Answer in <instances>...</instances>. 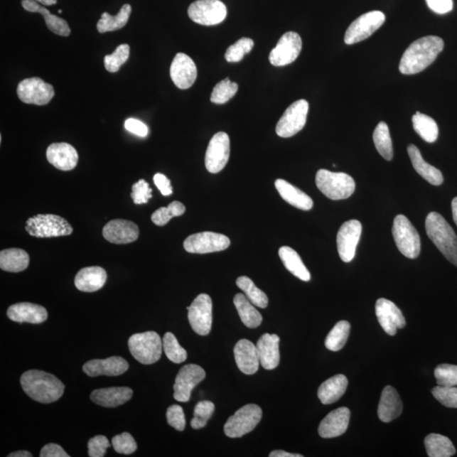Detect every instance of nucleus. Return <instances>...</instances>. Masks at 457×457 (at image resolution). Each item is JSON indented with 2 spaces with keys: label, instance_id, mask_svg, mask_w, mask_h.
I'll return each mask as SVG.
<instances>
[{
  "label": "nucleus",
  "instance_id": "nucleus-1",
  "mask_svg": "<svg viewBox=\"0 0 457 457\" xmlns=\"http://www.w3.org/2000/svg\"><path fill=\"white\" fill-rule=\"evenodd\" d=\"M443 48L442 38L428 36L416 40L402 55L399 70L404 75H414L429 68Z\"/></svg>",
  "mask_w": 457,
  "mask_h": 457
},
{
  "label": "nucleus",
  "instance_id": "nucleus-2",
  "mask_svg": "<svg viewBox=\"0 0 457 457\" xmlns=\"http://www.w3.org/2000/svg\"><path fill=\"white\" fill-rule=\"evenodd\" d=\"M25 393L40 403L55 402L63 396L65 385L55 375L41 370H29L21 377Z\"/></svg>",
  "mask_w": 457,
  "mask_h": 457
},
{
  "label": "nucleus",
  "instance_id": "nucleus-3",
  "mask_svg": "<svg viewBox=\"0 0 457 457\" xmlns=\"http://www.w3.org/2000/svg\"><path fill=\"white\" fill-rule=\"evenodd\" d=\"M425 228L439 252L457 267V236L449 223L438 213L431 212L426 218Z\"/></svg>",
  "mask_w": 457,
  "mask_h": 457
},
{
  "label": "nucleus",
  "instance_id": "nucleus-4",
  "mask_svg": "<svg viewBox=\"0 0 457 457\" xmlns=\"http://www.w3.org/2000/svg\"><path fill=\"white\" fill-rule=\"evenodd\" d=\"M315 181L319 190L335 201L350 198L356 189L353 177L343 172H332L322 168L317 172Z\"/></svg>",
  "mask_w": 457,
  "mask_h": 457
},
{
  "label": "nucleus",
  "instance_id": "nucleus-5",
  "mask_svg": "<svg viewBox=\"0 0 457 457\" xmlns=\"http://www.w3.org/2000/svg\"><path fill=\"white\" fill-rule=\"evenodd\" d=\"M128 348L132 356L141 365H154L161 357L163 340L156 332L139 333L130 337Z\"/></svg>",
  "mask_w": 457,
  "mask_h": 457
},
{
  "label": "nucleus",
  "instance_id": "nucleus-6",
  "mask_svg": "<svg viewBox=\"0 0 457 457\" xmlns=\"http://www.w3.org/2000/svg\"><path fill=\"white\" fill-rule=\"evenodd\" d=\"M26 232L38 238L70 236L73 232L72 225L62 217L55 215H37L26 220Z\"/></svg>",
  "mask_w": 457,
  "mask_h": 457
},
{
  "label": "nucleus",
  "instance_id": "nucleus-7",
  "mask_svg": "<svg viewBox=\"0 0 457 457\" xmlns=\"http://www.w3.org/2000/svg\"><path fill=\"white\" fill-rule=\"evenodd\" d=\"M392 234L399 251L404 256L411 259H415L419 256V234L406 216L399 215L394 218Z\"/></svg>",
  "mask_w": 457,
  "mask_h": 457
},
{
  "label": "nucleus",
  "instance_id": "nucleus-8",
  "mask_svg": "<svg viewBox=\"0 0 457 457\" xmlns=\"http://www.w3.org/2000/svg\"><path fill=\"white\" fill-rule=\"evenodd\" d=\"M263 412L255 404H248L230 416L226 421L224 431L229 438H241L254 430L260 423Z\"/></svg>",
  "mask_w": 457,
  "mask_h": 457
},
{
  "label": "nucleus",
  "instance_id": "nucleus-9",
  "mask_svg": "<svg viewBox=\"0 0 457 457\" xmlns=\"http://www.w3.org/2000/svg\"><path fill=\"white\" fill-rule=\"evenodd\" d=\"M308 109V101L304 100H297L290 105L277 123V135L288 139L303 130L307 122Z\"/></svg>",
  "mask_w": 457,
  "mask_h": 457
},
{
  "label": "nucleus",
  "instance_id": "nucleus-10",
  "mask_svg": "<svg viewBox=\"0 0 457 457\" xmlns=\"http://www.w3.org/2000/svg\"><path fill=\"white\" fill-rule=\"evenodd\" d=\"M190 20L203 26L221 23L227 16V8L220 0H198L188 8Z\"/></svg>",
  "mask_w": 457,
  "mask_h": 457
},
{
  "label": "nucleus",
  "instance_id": "nucleus-11",
  "mask_svg": "<svg viewBox=\"0 0 457 457\" xmlns=\"http://www.w3.org/2000/svg\"><path fill=\"white\" fill-rule=\"evenodd\" d=\"M385 21L383 12L370 11L359 16L349 26L344 41L348 45L363 41L374 34Z\"/></svg>",
  "mask_w": 457,
  "mask_h": 457
},
{
  "label": "nucleus",
  "instance_id": "nucleus-12",
  "mask_svg": "<svg viewBox=\"0 0 457 457\" xmlns=\"http://www.w3.org/2000/svg\"><path fill=\"white\" fill-rule=\"evenodd\" d=\"M230 245V239L225 235L210 232L190 235L183 244L186 252L198 254L224 251Z\"/></svg>",
  "mask_w": 457,
  "mask_h": 457
},
{
  "label": "nucleus",
  "instance_id": "nucleus-13",
  "mask_svg": "<svg viewBox=\"0 0 457 457\" xmlns=\"http://www.w3.org/2000/svg\"><path fill=\"white\" fill-rule=\"evenodd\" d=\"M188 310V321L194 332L199 335L210 334L213 323L211 297L200 294L195 299Z\"/></svg>",
  "mask_w": 457,
  "mask_h": 457
},
{
  "label": "nucleus",
  "instance_id": "nucleus-14",
  "mask_svg": "<svg viewBox=\"0 0 457 457\" xmlns=\"http://www.w3.org/2000/svg\"><path fill=\"white\" fill-rule=\"evenodd\" d=\"M17 95L25 104L41 106L50 103L55 96V90L50 84L44 82L41 78L33 77L19 83Z\"/></svg>",
  "mask_w": 457,
  "mask_h": 457
},
{
  "label": "nucleus",
  "instance_id": "nucleus-15",
  "mask_svg": "<svg viewBox=\"0 0 457 457\" xmlns=\"http://www.w3.org/2000/svg\"><path fill=\"white\" fill-rule=\"evenodd\" d=\"M230 153V137L220 131L212 137L205 155V166L208 172L217 174L227 165Z\"/></svg>",
  "mask_w": 457,
  "mask_h": 457
},
{
  "label": "nucleus",
  "instance_id": "nucleus-16",
  "mask_svg": "<svg viewBox=\"0 0 457 457\" xmlns=\"http://www.w3.org/2000/svg\"><path fill=\"white\" fill-rule=\"evenodd\" d=\"M303 42L299 33L288 32L279 38L277 45L270 52V63L274 66H285L293 63L299 56Z\"/></svg>",
  "mask_w": 457,
  "mask_h": 457
},
{
  "label": "nucleus",
  "instance_id": "nucleus-17",
  "mask_svg": "<svg viewBox=\"0 0 457 457\" xmlns=\"http://www.w3.org/2000/svg\"><path fill=\"white\" fill-rule=\"evenodd\" d=\"M206 372L197 365H188L181 368L174 385V398L181 402L190 400L193 389L205 379Z\"/></svg>",
  "mask_w": 457,
  "mask_h": 457
},
{
  "label": "nucleus",
  "instance_id": "nucleus-18",
  "mask_svg": "<svg viewBox=\"0 0 457 457\" xmlns=\"http://www.w3.org/2000/svg\"><path fill=\"white\" fill-rule=\"evenodd\" d=\"M362 229L360 222L353 220L345 222L337 233V248L341 260L345 263H350L356 255Z\"/></svg>",
  "mask_w": 457,
  "mask_h": 457
},
{
  "label": "nucleus",
  "instance_id": "nucleus-19",
  "mask_svg": "<svg viewBox=\"0 0 457 457\" xmlns=\"http://www.w3.org/2000/svg\"><path fill=\"white\" fill-rule=\"evenodd\" d=\"M375 312L381 327L389 335H396L398 329L406 326V319L401 310L392 301L385 299L377 301Z\"/></svg>",
  "mask_w": 457,
  "mask_h": 457
},
{
  "label": "nucleus",
  "instance_id": "nucleus-20",
  "mask_svg": "<svg viewBox=\"0 0 457 457\" xmlns=\"http://www.w3.org/2000/svg\"><path fill=\"white\" fill-rule=\"evenodd\" d=\"M197 66L188 55L178 53L172 61L171 77L180 90H188L196 82Z\"/></svg>",
  "mask_w": 457,
  "mask_h": 457
},
{
  "label": "nucleus",
  "instance_id": "nucleus-21",
  "mask_svg": "<svg viewBox=\"0 0 457 457\" xmlns=\"http://www.w3.org/2000/svg\"><path fill=\"white\" fill-rule=\"evenodd\" d=\"M103 236L114 244H129L136 241L139 237V228L134 222L126 220H114L109 222L103 229Z\"/></svg>",
  "mask_w": 457,
  "mask_h": 457
},
{
  "label": "nucleus",
  "instance_id": "nucleus-22",
  "mask_svg": "<svg viewBox=\"0 0 457 457\" xmlns=\"http://www.w3.org/2000/svg\"><path fill=\"white\" fill-rule=\"evenodd\" d=\"M83 371L90 377L119 376L128 370L129 363L122 357L93 359L83 365Z\"/></svg>",
  "mask_w": 457,
  "mask_h": 457
},
{
  "label": "nucleus",
  "instance_id": "nucleus-23",
  "mask_svg": "<svg viewBox=\"0 0 457 457\" xmlns=\"http://www.w3.org/2000/svg\"><path fill=\"white\" fill-rule=\"evenodd\" d=\"M350 418L348 407H340L332 411L319 424L318 434L323 439H332L343 436L347 431Z\"/></svg>",
  "mask_w": 457,
  "mask_h": 457
},
{
  "label": "nucleus",
  "instance_id": "nucleus-24",
  "mask_svg": "<svg viewBox=\"0 0 457 457\" xmlns=\"http://www.w3.org/2000/svg\"><path fill=\"white\" fill-rule=\"evenodd\" d=\"M48 161L58 170H73L78 163V153L73 146L65 144H53L48 146L46 152Z\"/></svg>",
  "mask_w": 457,
  "mask_h": 457
},
{
  "label": "nucleus",
  "instance_id": "nucleus-25",
  "mask_svg": "<svg viewBox=\"0 0 457 457\" xmlns=\"http://www.w3.org/2000/svg\"><path fill=\"white\" fill-rule=\"evenodd\" d=\"M235 360L243 374H256L260 365L259 353L256 345L252 341L242 339L239 340L234 348Z\"/></svg>",
  "mask_w": 457,
  "mask_h": 457
},
{
  "label": "nucleus",
  "instance_id": "nucleus-26",
  "mask_svg": "<svg viewBox=\"0 0 457 457\" xmlns=\"http://www.w3.org/2000/svg\"><path fill=\"white\" fill-rule=\"evenodd\" d=\"M7 316L11 321L16 323L39 325V323L47 321L48 312L46 308L42 306L30 303H20L11 305L8 308Z\"/></svg>",
  "mask_w": 457,
  "mask_h": 457
},
{
  "label": "nucleus",
  "instance_id": "nucleus-27",
  "mask_svg": "<svg viewBox=\"0 0 457 457\" xmlns=\"http://www.w3.org/2000/svg\"><path fill=\"white\" fill-rule=\"evenodd\" d=\"M279 337L277 335L264 334L257 343V353L262 367L267 370L276 368L281 359L279 355Z\"/></svg>",
  "mask_w": 457,
  "mask_h": 457
},
{
  "label": "nucleus",
  "instance_id": "nucleus-28",
  "mask_svg": "<svg viewBox=\"0 0 457 457\" xmlns=\"http://www.w3.org/2000/svg\"><path fill=\"white\" fill-rule=\"evenodd\" d=\"M133 390L129 387L97 389L91 393V400L101 407H117L131 400Z\"/></svg>",
  "mask_w": 457,
  "mask_h": 457
},
{
  "label": "nucleus",
  "instance_id": "nucleus-29",
  "mask_svg": "<svg viewBox=\"0 0 457 457\" xmlns=\"http://www.w3.org/2000/svg\"><path fill=\"white\" fill-rule=\"evenodd\" d=\"M107 281V273L99 266L83 268L75 275V286L79 291L95 292L103 288Z\"/></svg>",
  "mask_w": 457,
  "mask_h": 457
},
{
  "label": "nucleus",
  "instance_id": "nucleus-30",
  "mask_svg": "<svg viewBox=\"0 0 457 457\" xmlns=\"http://www.w3.org/2000/svg\"><path fill=\"white\" fill-rule=\"evenodd\" d=\"M403 404L396 389L386 386L381 394L378 416L384 423H389L402 414Z\"/></svg>",
  "mask_w": 457,
  "mask_h": 457
},
{
  "label": "nucleus",
  "instance_id": "nucleus-31",
  "mask_svg": "<svg viewBox=\"0 0 457 457\" xmlns=\"http://www.w3.org/2000/svg\"><path fill=\"white\" fill-rule=\"evenodd\" d=\"M278 193L286 203L299 210L308 211L313 206V199L296 186L282 179H278L274 183Z\"/></svg>",
  "mask_w": 457,
  "mask_h": 457
},
{
  "label": "nucleus",
  "instance_id": "nucleus-32",
  "mask_svg": "<svg viewBox=\"0 0 457 457\" xmlns=\"http://www.w3.org/2000/svg\"><path fill=\"white\" fill-rule=\"evenodd\" d=\"M21 6L26 11L39 13V14L43 15L48 28L52 33L63 37H68L70 34V28L68 21L60 18L59 16L52 15L46 8L40 6L36 0H22Z\"/></svg>",
  "mask_w": 457,
  "mask_h": 457
},
{
  "label": "nucleus",
  "instance_id": "nucleus-33",
  "mask_svg": "<svg viewBox=\"0 0 457 457\" xmlns=\"http://www.w3.org/2000/svg\"><path fill=\"white\" fill-rule=\"evenodd\" d=\"M407 152L409 154L412 166L414 167L419 176L434 186H441L443 183V177L441 171L426 162L421 157L419 149L415 145L408 146Z\"/></svg>",
  "mask_w": 457,
  "mask_h": 457
},
{
  "label": "nucleus",
  "instance_id": "nucleus-34",
  "mask_svg": "<svg viewBox=\"0 0 457 457\" xmlns=\"http://www.w3.org/2000/svg\"><path fill=\"white\" fill-rule=\"evenodd\" d=\"M348 380L343 375H338L327 380L318 390V397L323 405H330L340 400L347 390Z\"/></svg>",
  "mask_w": 457,
  "mask_h": 457
},
{
  "label": "nucleus",
  "instance_id": "nucleus-35",
  "mask_svg": "<svg viewBox=\"0 0 457 457\" xmlns=\"http://www.w3.org/2000/svg\"><path fill=\"white\" fill-rule=\"evenodd\" d=\"M30 257L24 250L20 248H10V249L0 252V268L4 271L19 273L28 269Z\"/></svg>",
  "mask_w": 457,
  "mask_h": 457
},
{
  "label": "nucleus",
  "instance_id": "nucleus-36",
  "mask_svg": "<svg viewBox=\"0 0 457 457\" xmlns=\"http://www.w3.org/2000/svg\"><path fill=\"white\" fill-rule=\"evenodd\" d=\"M279 256L288 271L301 281L308 282L311 279L308 269L303 264L301 257L291 247H282L279 248Z\"/></svg>",
  "mask_w": 457,
  "mask_h": 457
},
{
  "label": "nucleus",
  "instance_id": "nucleus-37",
  "mask_svg": "<svg viewBox=\"0 0 457 457\" xmlns=\"http://www.w3.org/2000/svg\"><path fill=\"white\" fill-rule=\"evenodd\" d=\"M234 304L240 318H241L242 323L247 327L254 329L263 322V317H262L261 313L257 311L254 304L248 300L245 295L238 293L235 296Z\"/></svg>",
  "mask_w": 457,
  "mask_h": 457
},
{
  "label": "nucleus",
  "instance_id": "nucleus-38",
  "mask_svg": "<svg viewBox=\"0 0 457 457\" xmlns=\"http://www.w3.org/2000/svg\"><path fill=\"white\" fill-rule=\"evenodd\" d=\"M426 451L429 457H450L456 454L451 439L439 434H430L424 439Z\"/></svg>",
  "mask_w": 457,
  "mask_h": 457
},
{
  "label": "nucleus",
  "instance_id": "nucleus-39",
  "mask_svg": "<svg viewBox=\"0 0 457 457\" xmlns=\"http://www.w3.org/2000/svg\"><path fill=\"white\" fill-rule=\"evenodd\" d=\"M131 13V6L128 4H124L117 16H111L107 12L103 13L97 24V31L100 33H104L123 28L127 25Z\"/></svg>",
  "mask_w": 457,
  "mask_h": 457
},
{
  "label": "nucleus",
  "instance_id": "nucleus-40",
  "mask_svg": "<svg viewBox=\"0 0 457 457\" xmlns=\"http://www.w3.org/2000/svg\"><path fill=\"white\" fill-rule=\"evenodd\" d=\"M412 125L418 134L427 143H434L438 139L439 128L437 123L428 115L416 112L412 117Z\"/></svg>",
  "mask_w": 457,
  "mask_h": 457
},
{
  "label": "nucleus",
  "instance_id": "nucleus-41",
  "mask_svg": "<svg viewBox=\"0 0 457 457\" xmlns=\"http://www.w3.org/2000/svg\"><path fill=\"white\" fill-rule=\"evenodd\" d=\"M372 139H374L375 148L381 156L386 161H392L393 158V146L387 124L385 122L379 123L375 128Z\"/></svg>",
  "mask_w": 457,
  "mask_h": 457
},
{
  "label": "nucleus",
  "instance_id": "nucleus-42",
  "mask_svg": "<svg viewBox=\"0 0 457 457\" xmlns=\"http://www.w3.org/2000/svg\"><path fill=\"white\" fill-rule=\"evenodd\" d=\"M237 286L244 293L251 303L260 308L268 307L269 299L265 293L255 286L254 281L247 276H241L237 279Z\"/></svg>",
  "mask_w": 457,
  "mask_h": 457
},
{
  "label": "nucleus",
  "instance_id": "nucleus-43",
  "mask_svg": "<svg viewBox=\"0 0 457 457\" xmlns=\"http://www.w3.org/2000/svg\"><path fill=\"white\" fill-rule=\"evenodd\" d=\"M350 331V325L348 321H340L327 335L326 347L331 352H338L347 343Z\"/></svg>",
  "mask_w": 457,
  "mask_h": 457
},
{
  "label": "nucleus",
  "instance_id": "nucleus-44",
  "mask_svg": "<svg viewBox=\"0 0 457 457\" xmlns=\"http://www.w3.org/2000/svg\"><path fill=\"white\" fill-rule=\"evenodd\" d=\"M186 207L179 201H174L168 204V207L158 208L151 216V220L158 226H163L168 223L174 217L184 215Z\"/></svg>",
  "mask_w": 457,
  "mask_h": 457
},
{
  "label": "nucleus",
  "instance_id": "nucleus-45",
  "mask_svg": "<svg viewBox=\"0 0 457 457\" xmlns=\"http://www.w3.org/2000/svg\"><path fill=\"white\" fill-rule=\"evenodd\" d=\"M163 349L165 350L166 357L177 365L185 362L188 358V353L181 348L175 335L171 332H167L163 336Z\"/></svg>",
  "mask_w": 457,
  "mask_h": 457
},
{
  "label": "nucleus",
  "instance_id": "nucleus-46",
  "mask_svg": "<svg viewBox=\"0 0 457 457\" xmlns=\"http://www.w3.org/2000/svg\"><path fill=\"white\" fill-rule=\"evenodd\" d=\"M238 85L236 82H232L229 78L216 84L213 90L210 100L216 104H224L232 99L237 95Z\"/></svg>",
  "mask_w": 457,
  "mask_h": 457
},
{
  "label": "nucleus",
  "instance_id": "nucleus-47",
  "mask_svg": "<svg viewBox=\"0 0 457 457\" xmlns=\"http://www.w3.org/2000/svg\"><path fill=\"white\" fill-rule=\"evenodd\" d=\"M254 46V40L242 38L228 48L225 55V60L230 63H237L242 60L244 56L249 54Z\"/></svg>",
  "mask_w": 457,
  "mask_h": 457
},
{
  "label": "nucleus",
  "instance_id": "nucleus-48",
  "mask_svg": "<svg viewBox=\"0 0 457 457\" xmlns=\"http://www.w3.org/2000/svg\"><path fill=\"white\" fill-rule=\"evenodd\" d=\"M215 410V404L210 401L198 402L195 407L194 418L190 421V426L194 429L205 427Z\"/></svg>",
  "mask_w": 457,
  "mask_h": 457
},
{
  "label": "nucleus",
  "instance_id": "nucleus-49",
  "mask_svg": "<svg viewBox=\"0 0 457 457\" xmlns=\"http://www.w3.org/2000/svg\"><path fill=\"white\" fill-rule=\"evenodd\" d=\"M130 55V47L128 44H122L117 48L112 55L104 57V68L109 72H119L122 65L125 64Z\"/></svg>",
  "mask_w": 457,
  "mask_h": 457
},
{
  "label": "nucleus",
  "instance_id": "nucleus-50",
  "mask_svg": "<svg viewBox=\"0 0 457 457\" xmlns=\"http://www.w3.org/2000/svg\"><path fill=\"white\" fill-rule=\"evenodd\" d=\"M432 394L443 406L457 408V387L456 386L438 385L433 389Z\"/></svg>",
  "mask_w": 457,
  "mask_h": 457
},
{
  "label": "nucleus",
  "instance_id": "nucleus-51",
  "mask_svg": "<svg viewBox=\"0 0 457 457\" xmlns=\"http://www.w3.org/2000/svg\"><path fill=\"white\" fill-rule=\"evenodd\" d=\"M438 385L457 386V365H441L434 370Z\"/></svg>",
  "mask_w": 457,
  "mask_h": 457
},
{
  "label": "nucleus",
  "instance_id": "nucleus-52",
  "mask_svg": "<svg viewBox=\"0 0 457 457\" xmlns=\"http://www.w3.org/2000/svg\"><path fill=\"white\" fill-rule=\"evenodd\" d=\"M112 446L119 454L130 455L134 453L137 449L134 438L127 432L114 436L112 439Z\"/></svg>",
  "mask_w": 457,
  "mask_h": 457
},
{
  "label": "nucleus",
  "instance_id": "nucleus-53",
  "mask_svg": "<svg viewBox=\"0 0 457 457\" xmlns=\"http://www.w3.org/2000/svg\"><path fill=\"white\" fill-rule=\"evenodd\" d=\"M131 197L135 204L148 203L153 197V190L145 180L141 179L132 185Z\"/></svg>",
  "mask_w": 457,
  "mask_h": 457
},
{
  "label": "nucleus",
  "instance_id": "nucleus-54",
  "mask_svg": "<svg viewBox=\"0 0 457 457\" xmlns=\"http://www.w3.org/2000/svg\"><path fill=\"white\" fill-rule=\"evenodd\" d=\"M166 418L168 424L171 427L178 430V431H183L186 428V419L183 407L179 405L171 406L168 408Z\"/></svg>",
  "mask_w": 457,
  "mask_h": 457
},
{
  "label": "nucleus",
  "instance_id": "nucleus-55",
  "mask_svg": "<svg viewBox=\"0 0 457 457\" xmlns=\"http://www.w3.org/2000/svg\"><path fill=\"white\" fill-rule=\"evenodd\" d=\"M88 456L90 457H103L106 454V450L110 447V443L107 437L97 436L88 441Z\"/></svg>",
  "mask_w": 457,
  "mask_h": 457
},
{
  "label": "nucleus",
  "instance_id": "nucleus-56",
  "mask_svg": "<svg viewBox=\"0 0 457 457\" xmlns=\"http://www.w3.org/2000/svg\"><path fill=\"white\" fill-rule=\"evenodd\" d=\"M430 10L439 15L446 14L453 9L452 0H426Z\"/></svg>",
  "mask_w": 457,
  "mask_h": 457
},
{
  "label": "nucleus",
  "instance_id": "nucleus-57",
  "mask_svg": "<svg viewBox=\"0 0 457 457\" xmlns=\"http://www.w3.org/2000/svg\"><path fill=\"white\" fill-rule=\"evenodd\" d=\"M125 128L128 131H130L136 136H139L141 137L148 136V127H146L144 122L139 121V119L133 118L127 119L125 122Z\"/></svg>",
  "mask_w": 457,
  "mask_h": 457
},
{
  "label": "nucleus",
  "instance_id": "nucleus-58",
  "mask_svg": "<svg viewBox=\"0 0 457 457\" xmlns=\"http://www.w3.org/2000/svg\"><path fill=\"white\" fill-rule=\"evenodd\" d=\"M154 181L155 186L161 190L163 196H170L173 193L171 181L165 175L161 174V173H157L154 176Z\"/></svg>",
  "mask_w": 457,
  "mask_h": 457
},
{
  "label": "nucleus",
  "instance_id": "nucleus-59",
  "mask_svg": "<svg viewBox=\"0 0 457 457\" xmlns=\"http://www.w3.org/2000/svg\"><path fill=\"white\" fill-rule=\"evenodd\" d=\"M41 457H69L70 456L66 453L63 448L57 443H48L43 447L41 452H40Z\"/></svg>",
  "mask_w": 457,
  "mask_h": 457
},
{
  "label": "nucleus",
  "instance_id": "nucleus-60",
  "mask_svg": "<svg viewBox=\"0 0 457 457\" xmlns=\"http://www.w3.org/2000/svg\"><path fill=\"white\" fill-rule=\"evenodd\" d=\"M270 457H303L300 454H291L285 451H274L269 454Z\"/></svg>",
  "mask_w": 457,
  "mask_h": 457
},
{
  "label": "nucleus",
  "instance_id": "nucleus-61",
  "mask_svg": "<svg viewBox=\"0 0 457 457\" xmlns=\"http://www.w3.org/2000/svg\"><path fill=\"white\" fill-rule=\"evenodd\" d=\"M33 454L29 451H19L16 452H13L10 455H8V457H32Z\"/></svg>",
  "mask_w": 457,
  "mask_h": 457
},
{
  "label": "nucleus",
  "instance_id": "nucleus-62",
  "mask_svg": "<svg viewBox=\"0 0 457 457\" xmlns=\"http://www.w3.org/2000/svg\"><path fill=\"white\" fill-rule=\"evenodd\" d=\"M451 210H452V215H453V220L457 225V197L452 200L451 203Z\"/></svg>",
  "mask_w": 457,
  "mask_h": 457
},
{
  "label": "nucleus",
  "instance_id": "nucleus-63",
  "mask_svg": "<svg viewBox=\"0 0 457 457\" xmlns=\"http://www.w3.org/2000/svg\"><path fill=\"white\" fill-rule=\"evenodd\" d=\"M36 1L46 6H54L57 3V0H36Z\"/></svg>",
  "mask_w": 457,
  "mask_h": 457
},
{
  "label": "nucleus",
  "instance_id": "nucleus-64",
  "mask_svg": "<svg viewBox=\"0 0 457 457\" xmlns=\"http://www.w3.org/2000/svg\"><path fill=\"white\" fill-rule=\"evenodd\" d=\"M59 13H60V14H61V13H62V11H61V10H60V11H59Z\"/></svg>",
  "mask_w": 457,
  "mask_h": 457
}]
</instances>
